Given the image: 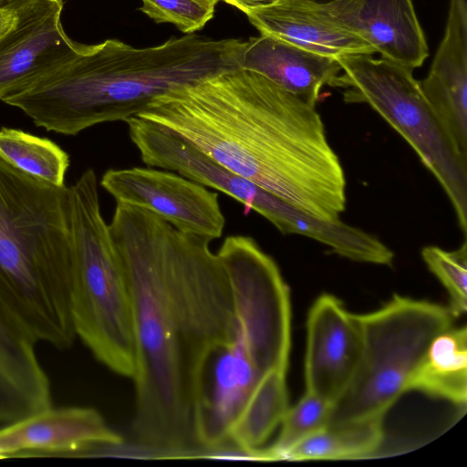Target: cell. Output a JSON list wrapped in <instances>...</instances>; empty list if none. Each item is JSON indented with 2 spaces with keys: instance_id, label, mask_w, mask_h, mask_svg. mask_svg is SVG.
Wrapping results in <instances>:
<instances>
[{
  "instance_id": "cell-1",
  "label": "cell",
  "mask_w": 467,
  "mask_h": 467,
  "mask_svg": "<svg viewBox=\"0 0 467 467\" xmlns=\"http://www.w3.org/2000/svg\"><path fill=\"white\" fill-rule=\"evenodd\" d=\"M109 225L130 297L133 433L147 450L184 457L199 449L193 400L201 363L237 336L227 274L210 239L150 211L117 203Z\"/></svg>"
},
{
  "instance_id": "cell-2",
  "label": "cell",
  "mask_w": 467,
  "mask_h": 467,
  "mask_svg": "<svg viewBox=\"0 0 467 467\" xmlns=\"http://www.w3.org/2000/svg\"><path fill=\"white\" fill-rule=\"evenodd\" d=\"M260 188L326 221L346 210V176L316 109L236 68L175 88L137 115Z\"/></svg>"
},
{
  "instance_id": "cell-3",
  "label": "cell",
  "mask_w": 467,
  "mask_h": 467,
  "mask_svg": "<svg viewBox=\"0 0 467 467\" xmlns=\"http://www.w3.org/2000/svg\"><path fill=\"white\" fill-rule=\"evenodd\" d=\"M242 44L196 34L148 47L107 39L86 45L76 57L3 101L47 131L77 135L98 124L126 121L175 88L239 68Z\"/></svg>"
},
{
  "instance_id": "cell-4",
  "label": "cell",
  "mask_w": 467,
  "mask_h": 467,
  "mask_svg": "<svg viewBox=\"0 0 467 467\" xmlns=\"http://www.w3.org/2000/svg\"><path fill=\"white\" fill-rule=\"evenodd\" d=\"M69 188L0 159V296L33 337L64 350L77 337Z\"/></svg>"
},
{
  "instance_id": "cell-5",
  "label": "cell",
  "mask_w": 467,
  "mask_h": 467,
  "mask_svg": "<svg viewBox=\"0 0 467 467\" xmlns=\"http://www.w3.org/2000/svg\"><path fill=\"white\" fill-rule=\"evenodd\" d=\"M68 188L75 250L70 288L75 332L98 361L131 379L135 355L130 292L109 225L101 213L95 171L86 170Z\"/></svg>"
},
{
  "instance_id": "cell-6",
  "label": "cell",
  "mask_w": 467,
  "mask_h": 467,
  "mask_svg": "<svg viewBox=\"0 0 467 467\" xmlns=\"http://www.w3.org/2000/svg\"><path fill=\"white\" fill-rule=\"evenodd\" d=\"M361 351L327 427L383 420L406 391L433 339L452 327L448 306L394 295L383 306L357 314Z\"/></svg>"
},
{
  "instance_id": "cell-7",
  "label": "cell",
  "mask_w": 467,
  "mask_h": 467,
  "mask_svg": "<svg viewBox=\"0 0 467 467\" xmlns=\"http://www.w3.org/2000/svg\"><path fill=\"white\" fill-rule=\"evenodd\" d=\"M344 100L366 103L414 150L433 174L467 234V158L454 147L426 100L412 70L386 58L355 54L336 59Z\"/></svg>"
},
{
  "instance_id": "cell-8",
  "label": "cell",
  "mask_w": 467,
  "mask_h": 467,
  "mask_svg": "<svg viewBox=\"0 0 467 467\" xmlns=\"http://www.w3.org/2000/svg\"><path fill=\"white\" fill-rule=\"evenodd\" d=\"M216 254L227 274L238 332L265 366L286 369L290 294L275 261L244 235L227 236Z\"/></svg>"
},
{
  "instance_id": "cell-9",
  "label": "cell",
  "mask_w": 467,
  "mask_h": 467,
  "mask_svg": "<svg viewBox=\"0 0 467 467\" xmlns=\"http://www.w3.org/2000/svg\"><path fill=\"white\" fill-rule=\"evenodd\" d=\"M100 184L117 203L150 211L184 234L213 241L223 233L225 217L218 194L173 171L109 169Z\"/></svg>"
},
{
  "instance_id": "cell-10",
  "label": "cell",
  "mask_w": 467,
  "mask_h": 467,
  "mask_svg": "<svg viewBox=\"0 0 467 467\" xmlns=\"http://www.w3.org/2000/svg\"><path fill=\"white\" fill-rule=\"evenodd\" d=\"M265 374L239 336L213 347L202 359L195 384L193 430L200 450L229 442L230 429Z\"/></svg>"
},
{
  "instance_id": "cell-11",
  "label": "cell",
  "mask_w": 467,
  "mask_h": 467,
  "mask_svg": "<svg viewBox=\"0 0 467 467\" xmlns=\"http://www.w3.org/2000/svg\"><path fill=\"white\" fill-rule=\"evenodd\" d=\"M62 0H36L16 12L0 36V99L20 91L80 54L61 24Z\"/></svg>"
},
{
  "instance_id": "cell-12",
  "label": "cell",
  "mask_w": 467,
  "mask_h": 467,
  "mask_svg": "<svg viewBox=\"0 0 467 467\" xmlns=\"http://www.w3.org/2000/svg\"><path fill=\"white\" fill-rule=\"evenodd\" d=\"M122 441L95 409L50 407L0 428V459L83 456Z\"/></svg>"
},
{
  "instance_id": "cell-13",
  "label": "cell",
  "mask_w": 467,
  "mask_h": 467,
  "mask_svg": "<svg viewBox=\"0 0 467 467\" xmlns=\"http://www.w3.org/2000/svg\"><path fill=\"white\" fill-rule=\"evenodd\" d=\"M360 351L357 314L349 312L333 295L319 296L307 316L306 391L333 404L349 384Z\"/></svg>"
},
{
  "instance_id": "cell-14",
  "label": "cell",
  "mask_w": 467,
  "mask_h": 467,
  "mask_svg": "<svg viewBox=\"0 0 467 467\" xmlns=\"http://www.w3.org/2000/svg\"><path fill=\"white\" fill-rule=\"evenodd\" d=\"M125 122L130 139L145 164L176 171L220 191L241 202L246 210H253L265 218L275 195L223 167L162 127L137 116Z\"/></svg>"
},
{
  "instance_id": "cell-15",
  "label": "cell",
  "mask_w": 467,
  "mask_h": 467,
  "mask_svg": "<svg viewBox=\"0 0 467 467\" xmlns=\"http://www.w3.org/2000/svg\"><path fill=\"white\" fill-rule=\"evenodd\" d=\"M320 5L383 58L413 70L429 55L411 0H331Z\"/></svg>"
},
{
  "instance_id": "cell-16",
  "label": "cell",
  "mask_w": 467,
  "mask_h": 467,
  "mask_svg": "<svg viewBox=\"0 0 467 467\" xmlns=\"http://www.w3.org/2000/svg\"><path fill=\"white\" fill-rule=\"evenodd\" d=\"M37 341L0 296V423L52 407L51 385Z\"/></svg>"
},
{
  "instance_id": "cell-17",
  "label": "cell",
  "mask_w": 467,
  "mask_h": 467,
  "mask_svg": "<svg viewBox=\"0 0 467 467\" xmlns=\"http://www.w3.org/2000/svg\"><path fill=\"white\" fill-rule=\"evenodd\" d=\"M245 15L261 34L321 56L337 59L376 53L365 40L328 16L316 0H278Z\"/></svg>"
},
{
  "instance_id": "cell-18",
  "label": "cell",
  "mask_w": 467,
  "mask_h": 467,
  "mask_svg": "<svg viewBox=\"0 0 467 467\" xmlns=\"http://www.w3.org/2000/svg\"><path fill=\"white\" fill-rule=\"evenodd\" d=\"M239 67L261 74L314 107L322 88L336 87L341 72L334 58L263 34L243 41Z\"/></svg>"
},
{
  "instance_id": "cell-19",
  "label": "cell",
  "mask_w": 467,
  "mask_h": 467,
  "mask_svg": "<svg viewBox=\"0 0 467 467\" xmlns=\"http://www.w3.org/2000/svg\"><path fill=\"white\" fill-rule=\"evenodd\" d=\"M421 91L440 123L450 131L467 125V0H451L444 36Z\"/></svg>"
},
{
  "instance_id": "cell-20",
  "label": "cell",
  "mask_w": 467,
  "mask_h": 467,
  "mask_svg": "<svg viewBox=\"0 0 467 467\" xmlns=\"http://www.w3.org/2000/svg\"><path fill=\"white\" fill-rule=\"evenodd\" d=\"M412 389L456 405L466 404V327H451L433 339L411 382Z\"/></svg>"
},
{
  "instance_id": "cell-21",
  "label": "cell",
  "mask_w": 467,
  "mask_h": 467,
  "mask_svg": "<svg viewBox=\"0 0 467 467\" xmlns=\"http://www.w3.org/2000/svg\"><path fill=\"white\" fill-rule=\"evenodd\" d=\"M286 371L273 369L257 382L240 413L234 420L228 436L236 449L255 451L270 437L282 422L288 408Z\"/></svg>"
},
{
  "instance_id": "cell-22",
  "label": "cell",
  "mask_w": 467,
  "mask_h": 467,
  "mask_svg": "<svg viewBox=\"0 0 467 467\" xmlns=\"http://www.w3.org/2000/svg\"><path fill=\"white\" fill-rule=\"evenodd\" d=\"M383 420L327 427L288 450L283 460H355L370 457L384 439Z\"/></svg>"
},
{
  "instance_id": "cell-23",
  "label": "cell",
  "mask_w": 467,
  "mask_h": 467,
  "mask_svg": "<svg viewBox=\"0 0 467 467\" xmlns=\"http://www.w3.org/2000/svg\"><path fill=\"white\" fill-rule=\"evenodd\" d=\"M0 159L38 180L55 186L65 185L68 154L48 139L3 127L0 129Z\"/></svg>"
},
{
  "instance_id": "cell-24",
  "label": "cell",
  "mask_w": 467,
  "mask_h": 467,
  "mask_svg": "<svg viewBox=\"0 0 467 467\" xmlns=\"http://www.w3.org/2000/svg\"><path fill=\"white\" fill-rule=\"evenodd\" d=\"M332 406L323 398L306 391L292 408H288L275 441L258 450L259 461L283 460L285 452L296 444L327 428Z\"/></svg>"
},
{
  "instance_id": "cell-25",
  "label": "cell",
  "mask_w": 467,
  "mask_h": 467,
  "mask_svg": "<svg viewBox=\"0 0 467 467\" xmlns=\"http://www.w3.org/2000/svg\"><path fill=\"white\" fill-rule=\"evenodd\" d=\"M421 256L430 271L440 280L449 295L448 308L454 318L467 310V244L453 251L429 245Z\"/></svg>"
},
{
  "instance_id": "cell-26",
  "label": "cell",
  "mask_w": 467,
  "mask_h": 467,
  "mask_svg": "<svg viewBox=\"0 0 467 467\" xmlns=\"http://www.w3.org/2000/svg\"><path fill=\"white\" fill-rule=\"evenodd\" d=\"M220 0H141L140 11L156 23H170L182 33L202 29Z\"/></svg>"
},
{
  "instance_id": "cell-27",
  "label": "cell",
  "mask_w": 467,
  "mask_h": 467,
  "mask_svg": "<svg viewBox=\"0 0 467 467\" xmlns=\"http://www.w3.org/2000/svg\"><path fill=\"white\" fill-rule=\"evenodd\" d=\"M247 14L248 12L275 4L278 0H222Z\"/></svg>"
},
{
  "instance_id": "cell-28",
  "label": "cell",
  "mask_w": 467,
  "mask_h": 467,
  "mask_svg": "<svg viewBox=\"0 0 467 467\" xmlns=\"http://www.w3.org/2000/svg\"><path fill=\"white\" fill-rule=\"evenodd\" d=\"M16 13L12 11H0V36L8 31L16 23Z\"/></svg>"
},
{
  "instance_id": "cell-29",
  "label": "cell",
  "mask_w": 467,
  "mask_h": 467,
  "mask_svg": "<svg viewBox=\"0 0 467 467\" xmlns=\"http://www.w3.org/2000/svg\"><path fill=\"white\" fill-rule=\"evenodd\" d=\"M36 0H0V11L17 12Z\"/></svg>"
}]
</instances>
